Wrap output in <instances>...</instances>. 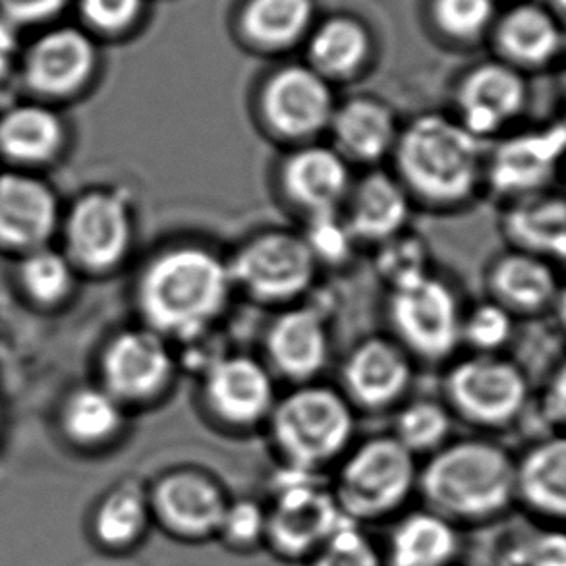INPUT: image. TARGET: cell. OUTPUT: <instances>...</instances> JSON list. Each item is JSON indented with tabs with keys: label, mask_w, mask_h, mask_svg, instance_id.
Wrapping results in <instances>:
<instances>
[{
	"label": "cell",
	"mask_w": 566,
	"mask_h": 566,
	"mask_svg": "<svg viewBox=\"0 0 566 566\" xmlns=\"http://www.w3.org/2000/svg\"><path fill=\"white\" fill-rule=\"evenodd\" d=\"M232 289L229 261L203 245H172L142 269L136 304L149 329L167 340H193L221 317Z\"/></svg>",
	"instance_id": "1"
},
{
	"label": "cell",
	"mask_w": 566,
	"mask_h": 566,
	"mask_svg": "<svg viewBox=\"0 0 566 566\" xmlns=\"http://www.w3.org/2000/svg\"><path fill=\"white\" fill-rule=\"evenodd\" d=\"M418 495L459 528L495 524L516 509V454L485 437L451 441L421 464Z\"/></svg>",
	"instance_id": "2"
},
{
	"label": "cell",
	"mask_w": 566,
	"mask_h": 566,
	"mask_svg": "<svg viewBox=\"0 0 566 566\" xmlns=\"http://www.w3.org/2000/svg\"><path fill=\"white\" fill-rule=\"evenodd\" d=\"M488 144L454 116L428 113L398 134L392 159L410 196L426 203L457 207L485 186Z\"/></svg>",
	"instance_id": "3"
},
{
	"label": "cell",
	"mask_w": 566,
	"mask_h": 566,
	"mask_svg": "<svg viewBox=\"0 0 566 566\" xmlns=\"http://www.w3.org/2000/svg\"><path fill=\"white\" fill-rule=\"evenodd\" d=\"M420 464L392 436L354 444L337 464L331 491L346 521L358 526L390 522L418 495Z\"/></svg>",
	"instance_id": "4"
},
{
	"label": "cell",
	"mask_w": 566,
	"mask_h": 566,
	"mask_svg": "<svg viewBox=\"0 0 566 566\" xmlns=\"http://www.w3.org/2000/svg\"><path fill=\"white\" fill-rule=\"evenodd\" d=\"M271 441L283 467L322 475L353 447V406L323 385H302L276 400L269 416Z\"/></svg>",
	"instance_id": "5"
},
{
	"label": "cell",
	"mask_w": 566,
	"mask_h": 566,
	"mask_svg": "<svg viewBox=\"0 0 566 566\" xmlns=\"http://www.w3.org/2000/svg\"><path fill=\"white\" fill-rule=\"evenodd\" d=\"M268 514L265 549L283 563H302L337 532L346 518L322 475L281 467L263 501Z\"/></svg>",
	"instance_id": "6"
},
{
	"label": "cell",
	"mask_w": 566,
	"mask_h": 566,
	"mask_svg": "<svg viewBox=\"0 0 566 566\" xmlns=\"http://www.w3.org/2000/svg\"><path fill=\"white\" fill-rule=\"evenodd\" d=\"M64 252L77 271L103 275L120 268L136 240L130 196L118 188L80 193L62 214Z\"/></svg>",
	"instance_id": "7"
},
{
	"label": "cell",
	"mask_w": 566,
	"mask_h": 566,
	"mask_svg": "<svg viewBox=\"0 0 566 566\" xmlns=\"http://www.w3.org/2000/svg\"><path fill=\"white\" fill-rule=\"evenodd\" d=\"M452 412L482 429L518 423L532 402V385L521 364L503 354H470L447 374Z\"/></svg>",
	"instance_id": "8"
},
{
	"label": "cell",
	"mask_w": 566,
	"mask_h": 566,
	"mask_svg": "<svg viewBox=\"0 0 566 566\" xmlns=\"http://www.w3.org/2000/svg\"><path fill=\"white\" fill-rule=\"evenodd\" d=\"M390 325L398 345L423 360L451 358L462 345V307L451 284L439 276L392 289L389 296Z\"/></svg>",
	"instance_id": "9"
},
{
	"label": "cell",
	"mask_w": 566,
	"mask_h": 566,
	"mask_svg": "<svg viewBox=\"0 0 566 566\" xmlns=\"http://www.w3.org/2000/svg\"><path fill=\"white\" fill-rule=\"evenodd\" d=\"M566 165V123L511 130L488 147L485 188L511 203L553 190Z\"/></svg>",
	"instance_id": "10"
},
{
	"label": "cell",
	"mask_w": 566,
	"mask_h": 566,
	"mask_svg": "<svg viewBox=\"0 0 566 566\" xmlns=\"http://www.w3.org/2000/svg\"><path fill=\"white\" fill-rule=\"evenodd\" d=\"M234 286L261 302H291L310 291L317 261L302 234L268 230L245 240L229 261Z\"/></svg>",
	"instance_id": "11"
},
{
	"label": "cell",
	"mask_w": 566,
	"mask_h": 566,
	"mask_svg": "<svg viewBox=\"0 0 566 566\" xmlns=\"http://www.w3.org/2000/svg\"><path fill=\"white\" fill-rule=\"evenodd\" d=\"M155 528L180 544L214 542L230 495L214 475L199 468H175L147 483Z\"/></svg>",
	"instance_id": "12"
},
{
	"label": "cell",
	"mask_w": 566,
	"mask_h": 566,
	"mask_svg": "<svg viewBox=\"0 0 566 566\" xmlns=\"http://www.w3.org/2000/svg\"><path fill=\"white\" fill-rule=\"evenodd\" d=\"M175 356L167 338L146 325L118 331L103 346L99 385L126 408L146 405L169 387Z\"/></svg>",
	"instance_id": "13"
},
{
	"label": "cell",
	"mask_w": 566,
	"mask_h": 566,
	"mask_svg": "<svg viewBox=\"0 0 566 566\" xmlns=\"http://www.w3.org/2000/svg\"><path fill=\"white\" fill-rule=\"evenodd\" d=\"M335 108L329 80L312 66L279 70L261 93V115L269 130L300 144L329 130Z\"/></svg>",
	"instance_id": "14"
},
{
	"label": "cell",
	"mask_w": 566,
	"mask_h": 566,
	"mask_svg": "<svg viewBox=\"0 0 566 566\" xmlns=\"http://www.w3.org/2000/svg\"><path fill=\"white\" fill-rule=\"evenodd\" d=\"M530 92L521 70L506 62H485L470 70L457 92V115L482 142L513 130L528 107Z\"/></svg>",
	"instance_id": "15"
},
{
	"label": "cell",
	"mask_w": 566,
	"mask_h": 566,
	"mask_svg": "<svg viewBox=\"0 0 566 566\" xmlns=\"http://www.w3.org/2000/svg\"><path fill=\"white\" fill-rule=\"evenodd\" d=\"M61 199L45 178L30 170L0 172V250L33 252L61 230Z\"/></svg>",
	"instance_id": "16"
},
{
	"label": "cell",
	"mask_w": 566,
	"mask_h": 566,
	"mask_svg": "<svg viewBox=\"0 0 566 566\" xmlns=\"http://www.w3.org/2000/svg\"><path fill=\"white\" fill-rule=\"evenodd\" d=\"M207 410L230 428L245 429L268 421L275 406L269 369L250 356H221L203 374Z\"/></svg>",
	"instance_id": "17"
},
{
	"label": "cell",
	"mask_w": 566,
	"mask_h": 566,
	"mask_svg": "<svg viewBox=\"0 0 566 566\" xmlns=\"http://www.w3.org/2000/svg\"><path fill=\"white\" fill-rule=\"evenodd\" d=\"M97 69L92 39L62 28L31 45L23 61V82L41 99H69L90 84Z\"/></svg>",
	"instance_id": "18"
},
{
	"label": "cell",
	"mask_w": 566,
	"mask_h": 566,
	"mask_svg": "<svg viewBox=\"0 0 566 566\" xmlns=\"http://www.w3.org/2000/svg\"><path fill=\"white\" fill-rule=\"evenodd\" d=\"M516 509L566 528V433L549 431L516 454Z\"/></svg>",
	"instance_id": "19"
},
{
	"label": "cell",
	"mask_w": 566,
	"mask_h": 566,
	"mask_svg": "<svg viewBox=\"0 0 566 566\" xmlns=\"http://www.w3.org/2000/svg\"><path fill=\"white\" fill-rule=\"evenodd\" d=\"M286 199L310 214L340 211L353 188L350 165L333 146L304 144L281 165Z\"/></svg>",
	"instance_id": "20"
},
{
	"label": "cell",
	"mask_w": 566,
	"mask_h": 566,
	"mask_svg": "<svg viewBox=\"0 0 566 566\" xmlns=\"http://www.w3.org/2000/svg\"><path fill=\"white\" fill-rule=\"evenodd\" d=\"M485 281L490 298L518 319L552 314L563 284L553 261L514 248L491 261Z\"/></svg>",
	"instance_id": "21"
},
{
	"label": "cell",
	"mask_w": 566,
	"mask_h": 566,
	"mask_svg": "<svg viewBox=\"0 0 566 566\" xmlns=\"http://www.w3.org/2000/svg\"><path fill=\"white\" fill-rule=\"evenodd\" d=\"M155 528L147 483L120 480L113 483L87 516V537L95 549L107 555H128L146 544Z\"/></svg>",
	"instance_id": "22"
},
{
	"label": "cell",
	"mask_w": 566,
	"mask_h": 566,
	"mask_svg": "<svg viewBox=\"0 0 566 566\" xmlns=\"http://www.w3.org/2000/svg\"><path fill=\"white\" fill-rule=\"evenodd\" d=\"M69 146V124L45 103L8 107L0 115V157L12 169L38 172L61 159Z\"/></svg>",
	"instance_id": "23"
},
{
	"label": "cell",
	"mask_w": 566,
	"mask_h": 566,
	"mask_svg": "<svg viewBox=\"0 0 566 566\" xmlns=\"http://www.w3.org/2000/svg\"><path fill=\"white\" fill-rule=\"evenodd\" d=\"M462 528L428 506L406 509L390 521L382 544L385 566H459Z\"/></svg>",
	"instance_id": "24"
},
{
	"label": "cell",
	"mask_w": 566,
	"mask_h": 566,
	"mask_svg": "<svg viewBox=\"0 0 566 566\" xmlns=\"http://www.w3.org/2000/svg\"><path fill=\"white\" fill-rule=\"evenodd\" d=\"M343 381L354 402L364 408H385L397 402L410 387V354L389 338L361 340L346 358Z\"/></svg>",
	"instance_id": "25"
},
{
	"label": "cell",
	"mask_w": 566,
	"mask_h": 566,
	"mask_svg": "<svg viewBox=\"0 0 566 566\" xmlns=\"http://www.w3.org/2000/svg\"><path fill=\"white\" fill-rule=\"evenodd\" d=\"M269 361L281 376L306 382L329 361L331 337L322 312L315 307H294L279 315L269 327Z\"/></svg>",
	"instance_id": "26"
},
{
	"label": "cell",
	"mask_w": 566,
	"mask_h": 566,
	"mask_svg": "<svg viewBox=\"0 0 566 566\" xmlns=\"http://www.w3.org/2000/svg\"><path fill=\"white\" fill-rule=\"evenodd\" d=\"M59 429L74 451L99 454L124 436L126 406L99 382L82 385L62 400Z\"/></svg>",
	"instance_id": "27"
},
{
	"label": "cell",
	"mask_w": 566,
	"mask_h": 566,
	"mask_svg": "<svg viewBox=\"0 0 566 566\" xmlns=\"http://www.w3.org/2000/svg\"><path fill=\"white\" fill-rule=\"evenodd\" d=\"M343 214L356 242L381 244L406 230L410 219V191L389 172L371 170L354 182Z\"/></svg>",
	"instance_id": "28"
},
{
	"label": "cell",
	"mask_w": 566,
	"mask_h": 566,
	"mask_svg": "<svg viewBox=\"0 0 566 566\" xmlns=\"http://www.w3.org/2000/svg\"><path fill=\"white\" fill-rule=\"evenodd\" d=\"M506 242L514 250L566 263V193L542 191L506 203L501 217Z\"/></svg>",
	"instance_id": "29"
},
{
	"label": "cell",
	"mask_w": 566,
	"mask_h": 566,
	"mask_svg": "<svg viewBox=\"0 0 566 566\" xmlns=\"http://www.w3.org/2000/svg\"><path fill=\"white\" fill-rule=\"evenodd\" d=\"M329 132L333 147L346 161L376 163L392 155L400 128L385 103L356 97L337 105Z\"/></svg>",
	"instance_id": "30"
},
{
	"label": "cell",
	"mask_w": 566,
	"mask_h": 566,
	"mask_svg": "<svg viewBox=\"0 0 566 566\" xmlns=\"http://www.w3.org/2000/svg\"><path fill=\"white\" fill-rule=\"evenodd\" d=\"M565 28L545 8H514L501 20L497 46L501 59L513 69L537 70L549 66L565 51Z\"/></svg>",
	"instance_id": "31"
},
{
	"label": "cell",
	"mask_w": 566,
	"mask_h": 566,
	"mask_svg": "<svg viewBox=\"0 0 566 566\" xmlns=\"http://www.w3.org/2000/svg\"><path fill=\"white\" fill-rule=\"evenodd\" d=\"M77 273L66 252L49 244L20 255L18 284L33 306L54 310L76 291Z\"/></svg>",
	"instance_id": "32"
},
{
	"label": "cell",
	"mask_w": 566,
	"mask_h": 566,
	"mask_svg": "<svg viewBox=\"0 0 566 566\" xmlns=\"http://www.w3.org/2000/svg\"><path fill=\"white\" fill-rule=\"evenodd\" d=\"M368 35L353 20H331L315 31L310 43L312 69L327 77L350 76L368 56Z\"/></svg>",
	"instance_id": "33"
},
{
	"label": "cell",
	"mask_w": 566,
	"mask_h": 566,
	"mask_svg": "<svg viewBox=\"0 0 566 566\" xmlns=\"http://www.w3.org/2000/svg\"><path fill=\"white\" fill-rule=\"evenodd\" d=\"M406 451L416 459L431 457L433 452L451 443L452 410L443 402L420 398L400 408L395 418L392 433Z\"/></svg>",
	"instance_id": "34"
},
{
	"label": "cell",
	"mask_w": 566,
	"mask_h": 566,
	"mask_svg": "<svg viewBox=\"0 0 566 566\" xmlns=\"http://www.w3.org/2000/svg\"><path fill=\"white\" fill-rule=\"evenodd\" d=\"M312 20V0H252L244 14L248 35L261 46L292 45Z\"/></svg>",
	"instance_id": "35"
},
{
	"label": "cell",
	"mask_w": 566,
	"mask_h": 566,
	"mask_svg": "<svg viewBox=\"0 0 566 566\" xmlns=\"http://www.w3.org/2000/svg\"><path fill=\"white\" fill-rule=\"evenodd\" d=\"M499 566H566V528L532 522L499 547Z\"/></svg>",
	"instance_id": "36"
},
{
	"label": "cell",
	"mask_w": 566,
	"mask_h": 566,
	"mask_svg": "<svg viewBox=\"0 0 566 566\" xmlns=\"http://www.w3.org/2000/svg\"><path fill=\"white\" fill-rule=\"evenodd\" d=\"M516 323L518 317L495 300H483L462 315V345L472 354H503L513 343Z\"/></svg>",
	"instance_id": "37"
},
{
	"label": "cell",
	"mask_w": 566,
	"mask_h": 566,
	"mask_svg": "<svg viewBox=\"0 0 566 566\" xmlns=\"http://www.w3.org/2000/svg\"><path fill=\"white\" fill-rule=\"evenodd\" d=\"M377 245V273L389 284L390 291L431 273L428 244L418 234L402 230Z\"/></svg>",
	"instance_id": "38"
},
{
	"label": "cell",
	"mask_w": 566,
	"mask_h": 566,
	"mask_svg": "<svg viewBox=\"0 0 566 566\" xmlns=\"http://www.w3.org/2000/svg\"><path fill=\"white\" fill-rule=\"evenodd\" d=\"M265 534H268V514H265L263 501L230 497L214 542L222 544V547L229 552L250 555V553L265 549Z\"/></svg>",
	"instance_id": "39"
},
{
	"label": "cell",
	"mask_w": 566,
	"mask_h": 566,
	"mask_svg": "<svg viewBox=\"0 0 566 566\" xmlns=\"http://www.w3.org/2000/svg\"><path fill=\"white\" fill-rule=\"evenodd\" d=\"M306 566H385L381 547L364 526L346 521L307 560Z\"/></svg>",
	"instance_id": "40"
},
{
	"label": "cell",
	"mask_w": 566,
	"mask_h": 566,
	"mask_svg": "<svg viewBox=\"0 0 566 566\" xmlns=\"http://www.w3.org/2000/svg\"><path fill=\"white\" fill-rule=\"evenodd\" d=\"M302 238L306 240L317 265H343L356 244L343 211L310 214Z\"/></svg>",
	"instance_id": "41"
},
{
	"label": "cell",
	"mask_w": 566,
	"mask_h": 566,
	"mask_svg": "<svg viewBox=\"0 0 566 566\" xmlns=\"http://www.w3.org/2000/svg\"><path fill=\"white\" fill-rule=\"evenodd\" d=\"M437 22L454 38L480 35L495 14V0H437Z\"/></svg>",
	"instance_id": "42"
},
{
	"label": "cell",
	"mask_w": 566,
	"mask_h": 566,
	"mask_svg": "<svg viewBox=\"0 0 566 566\" xmlns=\"http://www.w3.org/2000/svg\"><path fill=\"white\" fill-rule=\"evenodd\" d=\"M87 22L97 30L120 31L128 28L142 8V0H82Z\"/></svg>",
	"instance_id": "43"
},
{
	"label": "cell",
	"mask_w": 566,
	"mask_h": 566,
	"mask_svg": "<svg viewBox=\"0 0 566 566\" xmlns=\"http://www.w3.org/2000/svg\"><path fill=\"white\" fill-rule=\"evenodd\" d=\"M539 405L549 428L566 433V356L547 377Z\"/></svg>",
	"instance_id": "44"
},
{
	"label": "cell",
	"mask_w": 566,
	"mask_h": 566,
	"mask_svg": "<svg viewBox=\"0 0 566 566\" xmlns=\"http://www.w3.org/2000/svg\"><path fill=\"white\" fill-rule=\"evenodd\" d=\"M64 0H0L2 12L18 22H39L61 10Z\"/></svg>",
	"instance_id": "45"
},
{
	"label": "cell",
	"mask_w": 566,
	"mask_h": 566,
	"mask_svg": "<svg viewBox=\"0 0 566 566\" xmlns=\"http://www.w3.org/2000/svg\"><path fill=\"white\" fill-rule=\"evenodd\" d=\"M15 51H18V41H15L14 31L10 30L7 23L0 22V82H4L12 72Z\"/></svg>",
	"instance_id": "46"
},
{
	"label": "cell",
	"mask_w": 566,
	"mask_h": 566,
	"mask_svg": "<svg viewBox=\"0 0 566 566\" xmlns=\"http://www.w3.org/2000/svg\"><path fill=\"white\" fill-rule=\"evenodd\" d=\"M552 314L557 325H559V329L566 335V281L560 284L559 296L555 300Z\"/></svg>",
	"instance_id": "47"
},
{
	"label": "cell",
	"mask_w": 566,
	"mask_h": 566,
	"mask_svg": "<svg viewBox=\"0 0 566 566\" xmlns=\"http://www.w3.org/2000/svg\"><path fill=\"white\" fill-rule=\"evenodd\" d=\"M549 2V12L555 15V20L566 28V0H547Z\"/></svg>",
	"instance_id": "48"
},
{
	"label": "cell",
	"mask_w": 566,
	"mask_h": 566,
	"mask_svg": "<svg viewBox=\"0 0 566 566\" xmlns=\"http://www.w3.org/2000/svg\"><path fill=\"white\" fill-rule=\"evenodd\" d=\"M563 177H565V180H566V165H565V172H563Z\"/></svg>",
	"instance_id": "49"
}]
</instances>
